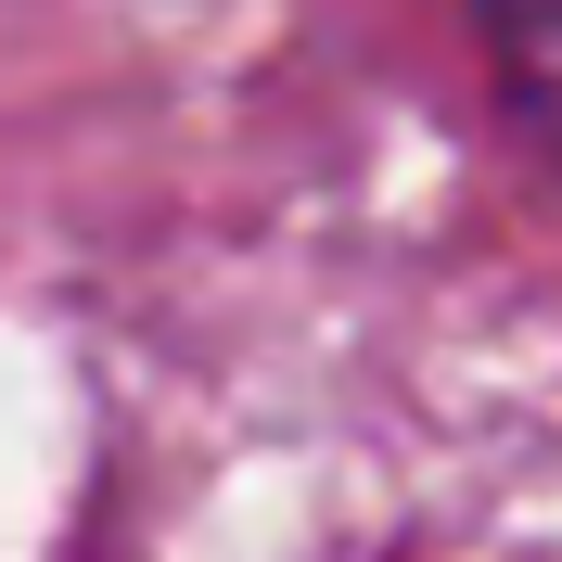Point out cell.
<instances>
[{"mask_svg":"<svg viewBox=\"0 0 562 562\" xmlns=\"http://www.w3.org/2000/svg\"><path fill=\"white\" fill-rule=\"evenodd\" d=\"M473 38H486V77L525 128V154L562 179V0H473Z\"/></svg>","mask_w":562,"mask_h":562,"instance_id":"1","label":"cell"}]
</instances>
